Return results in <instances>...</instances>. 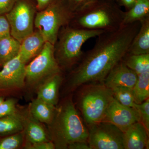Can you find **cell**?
<instances>
[{
    "label": "cell",
    "instance_id": "6da1fadb",
    "mask_svg": "<svg viewBox=\"0 0 149 149\" xmlns=\"http://www.w3.org/2000/svg\"><path fill=\"white\" fill-rule=\"evenodd\" d=\"M140 25V22H136L97 36L93 47L84 53L78 66L71 72L66 84L67 93H72L85 84L103 83L128 53Z\"/></svg>",
    "mask_w": 149,
    "mask_h": 149
},
{
    "label": "cell",
    "instance_id": "7a4b0ae2",
    "mask_svg": "<svg viewBox=\"0 0 149 149\" xmlns=\"http://www.w3.org/2000/svg\"><path fill=\"white\" fill-rule=\"evenodd\" d=\"M48 134L55 149H66L77 141L88 142V129L75 107L71 96L57 107L55 115L48 125Z\"/></svg>",
    "mask_w": 149,
    "mask_h": 149
},
{
    "label": "cell",
    "instance_id": "3957f363",
    "mask_svg": "<svg viewBox=\"0 0 149 149\" xmlns=\"http://www.w3.org/2000/svg\"><path fill=\"white\" fill-rule=\"evenodd\" d=\"M124 11L113 0H98L74 13L69 25L87 30L112 32L122 27Z\"/></svg>",
    "mask_w": 149,
    "mask_h": 149
},
{
    "label": "cell",
    "instance_id": "277c9868",
    "mask_svg": "<svg viewBox=\"0 0 149 149\" xmlns=\"http://www.w3.org/2000/svg\"><path fill=\"white\" fill-rule=\"evenodd\" d=\"M104 32L76 28L69 24L62 27L54 45L55 56L62 71L72 69L79 63L84 54L82 48L84 43Z\"/></svg>",
    "mask_w": 149,
    "mask_h": 149
},
{
    "label": "cell",
    "instance_id": "5b68a950",
    "mask_svg": "<svg viewBox=\"0 0 149 149\" xmlns=\"http://www.w3.org/2000/svg\"><path fill=\"white\" fill-rule=\"evenodd\" d=\"M79 88L77 105L86 125L89 127L102 122L113 98L111 89L103 83H88Z\"/></svg>",
    "mask_w": 149,
    "mask_h": 149
},
{
    "label": "cell",
    "instance_id": "8992f818",
    "mask_svg": "<svg viewBox=\"0 0 149 149\" xmlns=\"http://www.w3.org/2000/svg\"><path fill=\"white\" fill-rule=\"evenodd\" d=\"M74 15L65 1L56 3L36 13L34 25L46 42L54 45L60 30L62 27L69 25Z\"/></svg>",
    "mask_w": 149,
    "mask_h": 149
},
{
    "label": "cell",
    "instance_id": "52a82bcc",
    "mask_svg": "<svg viewBox=\"0 0 149 149\" xmlns=\"http://www.w3.org/2000/svg\"><path fill=\"white\" fill-rule=\"evenodd\" d=\"M25 87L36 91L42 82L62 70L55 56L54 45L46 42L40 53L25 67Z\"/></svg>",
    "mask_w": 149,
    "mask_h": 149
},
{
    "label": "cell",
    "instance_id": "ba28073f",
    "mask_svg": "<svg viewBox=\"0 0 149 149\" xmlns=\"http://www.w3.org/2000/svg\"><path fill=\"white\" fill-rule=\"evenodd\" d=\"M36 8L30 0H17L6 14L10 25L11 36L20 42L34 31Z\"/></svg>",
    "mask_w": 149,
    "mask_h": 149
},
{
    "label": "cell",
    "instance_id": "9c48e42d",
    "mask_svg": "<svg viewBox=\"0 0 149 149\" xmlns=\"http://www.w3.org/2000/svg\"><path fill=\"white\" fill-rule=\"evenodd\" d=\"M88 129L91 149H124L123 132L113 124L101 122Z\"/></svg>",
    "mask_w": 149,
    "mask_h": 149
},
{
    "label": "cell",
    "instance_id": "30bf717a",
    "mask_svg": "<svg viewBox=\"0 0 149 149\" xmlns=\"http://www.w3.org/2000/svg\"><path fill=\"white\" fill-rule=\"evenodd\" d=\"M26 65L18 55L2 67L0 70V96L8 95L25 88Z\"/></svg>",
    "mask_w": 149,
    "mask_h": 149
},
{
    "label": "cell",
    "instance_id": "8fae6325",
    "mask_svg": "<svg viewBox=\"0 0 149 149\" xmlns=\"http://www.w3.org/2000/svg\"><path fill=\"white\" fill-rule=\"evenodd\" d=\"M140 121L139 111L136 108L123 105L113 98L102 122L111 123L124 132L130 125Z\"/></svg>",
    "mask_w": 149,
    "mask_h": 149
},
{
    "label": "cell",
    "instance_id": "7c38bea8",
    "mask_svg": "<svg viewBox=\"0 0 149 149\" xmlns=\"http://www.w3.org/2000/svg\"><path fill=\"white\" fill-rule=\"evenodd\" d=\"M138 76V74L129 68L122 60L111 70L103 83L110 89L120 86L133 88Z\"/></svg>",
    "mask_w": 149,
    "mask_h": 149
},
{
    "label": "cell",
    "instance_id": "4fadbf2b",
    "mask_svg": "<svg viewBox=\"0 0 149 149\" xmlns=\"http://www.w3.org/2000/svg\"><path fill=\"white\" fill-rule=\"evenodd\" d=\"M124 149L149 148V132L141 122L133 123L123 132Z\"/></svg>",
    "mask_w": 149,
    "mask_h": 149
},
{
    "label": "cell",
    "instance_id": "5bb4252c",
    "mask_svg": "<svg viewBox=\"0 0 149 149\" xmlns=\"http://www.w3.org/2000/svg\"><path fill=\"white\" fill-rule=\"evenodd\" d=\"M62 71L54 74L45 80L36 90L37 98L56 106L59 90L63 81Z\"/></svg>",
    "mask_w": 149,
    "mask_h": 149
},
{
    "label": "cell",
    "instance_id": "9a60e30c",
    "mask_svg": "<svg viewBox=\"0 0 149 149\" xmlns=\"http://www.w3.org/2000/svg\"><path fill=\"white\" fill-rule=\"evenodd\" d=\"M24 116V143H35L39 142L51 141L48 131L42 123L37 121L29 113L28 109L22 112Z\"/></svg>",
    "mask_w": 149,
    "mask_h": 149
},
{
    "label": "cell",
    "instance_id": "2e32d148",
    "mask_svg": "<svg viewBox=\"0 0 149 149\" xmlns=\"http://www.w3.org/2000/svg\"><path fill=\"white\" fill-rule=\"evenodd\" d=\"M46 41L38 30L34 31L20 42L18 55L23 62L27 63L40 53Z\"/></svg>",
    "mask_w": 149,
    "mask_h": 149
},
{
    "label": "cell",
    "instance_id": "e0dca14e",
    "mask_svg": "<svg viewBox=\"0 0 149 149\" xmlns=\"http://www.w3.org/2000/svg\"><path fill=\"white\" fill-rule=\"evenodd\" d=\"M57 106L36 98L33 99L27 108L29 113L37 121L49 125L55 115Z\"/></svg>",
    "mask_w": 149,
    "mask_h": 149
},
{
    "label": "cell",
    "instance_id": "ac0fdd59",
    "mask_svg": "<svg viewBox=\"0 0 149 149\" xmlns=\"http://www.w3.org/2000/svg\"><path fill=\"white\" fill-rule=\"evenodd\" d=\"M140 28L132 41L127 54H149V17L140 21Z\"/></svg>",
    "mask_w": 149,
    "mask_h": 149
},
{
    "label": "cell",
    "instance_id": "d6986e66",
    "mask_svg": "<svg viewBox=\"0 0 149 149\" xmlns=\"http://www.w3.org/2000/svg\"><path fill=\"white\" fill-rule=\"evenodd\" d=\"M24 130L23 113L17 110L15 113L0 118V136L4 137L22 132Z\"/></svg>",
    "mask_w": 149,
    "mask_h": 149
},
{
    "label": "cell",
    "instance_id": "ffe728a7",
    "mask_svg": "<svg viewBox=\"0 0 149 149\" xmlns=\"http://www.w3.org/2000/svg\"><path fill=\"white\" fill-rule=\"evenodd\" d=\"M149 17V0H136L133 7L124 11L123 25L140 22Z\"/></svg>",
    "mask_w": 149,
    "mask_h": 149
},
{
    "label": "cell",
    "instance_id": "44dd1931",
    "mask_svg": "<svg viewBox=\"0 0 149 149\" xmlns=\"http://www.w3.org/2000/svg\"><path fill=\"white\" fill-rule=\"evenodd\" d=\"M20 42L12 36L0 40V67L18 56Z\"/></svg>",
    "mask_w": 149,
    "mask_h": 149
},
{
    "label": "cell",
    "instance_id": "7402d4cb",
    "mask_svg": "<svg viewBox=\"0 0 149 149\" xmlns=\"http://www.w3.org/2000/svg\"><path fill=\"white\" fill-rule=\"evenodd\" d=\"M123 61L138 75L149 71V54L133 55L127 54Z\"/></svg>",
    "mask_w": 149,
    "mask_h": 149
},
{
    "label": "cell",
    "instance_id": "603a6c76",
    "mask_svg": "<svg viewBox=\"0 0 149 149\" xmlns=\"http://www.w3.org/2000/svg\"><path fill=\"white\" fill-rule=\"evenodd\" d=\"M133 91L134 101L136 104L142 103L149 99V71L138 75Z\"/></svg>",
    "mask_w": 149,
    "mask_h": 149
},
{
    "label": "cell",
    "instance_id": "cb8c5ba5",
    "mask_svg": "<svg viewBox=\"0 0 149 149\" xmlns=\"http://www.w3.org/2000/svg\"><path fill=\"white\" fill-rule=\"evenodd\" d=\"M113 98L125 106L135 108L133 88L126 87H116L111 89Z\"/></svg>",
    "mask_w": 149,
    "mask_h": 149
},
{
    "label": "cell",
    "instance_id": "d4e9b609",
    "mask_svg": "<svg viewBox=\"0 0 149 149\" xmlns=\"http://www.w3.org/2000/svg\"><path fill=\"white\" fill-rule=\"evenodd\" d=\"M24 131L19 132L0 139V149H17L24 146Z\"/></svg>",
    "mask_w": 149,
    "mask_h": 149
},
{
    "label": "cell",
    "instance_id": "484cf974",
    "mask_svg": "<svg viewBox=\"0 0 149 149\" xmlns=\"http://www.w3.org/2000/svg\"><path fill=\"white\" fill-rule=\"evenodd\" d=\"M135 108L139 111L140 121L149 132V99L140 104H136Z\"/></svg>",
    "mask_w": 149,
    "mask_h": 149
},
{
    "label": "cell",
    "instance_id": "4316f807",
    "mask_svg": "<svg viewBox=\"0 0 149 149\" xmlns=\"http://www.w3.org/2000/svg\"><path fill=\"white\" fill-rule=\"evenodd\" d=\"M17 110L15 99L10 98L4 100L0 104V118L13 114Z\"/></svg>",
    "mask_w": 149,
    "mask_h": 149
},
{
    "label": "cell",
    "instance_id": "83f0119b",
    "mask_svg": "<svg viewBox=\"0 0 149 149\" xmlns=\"http://www.w3.org/2000/svg\"><path fill=\"white\" fill-rule=\"evenodd\" d=\"M98 0H65L68 8L73 13L82 10Z\"/></svg>",
    "mask_w": 149,
    "mask_h": 149
},
{
    "label": "cell",
    "instance_id": "f1b7e54d",
    "mask_svg": "<svg viewBox=\"0 0 149 149\" xmlns=\"http://www.w3.org/2000/svg\"><path fill=\"white\" fill-rule=\"evenodd\" d=\"M11 36L10 27L6 15H0V40Z\"/></svg>",
    "mask_w": 149,
    "mask_h": 149
},
{
    "label": "cell",
    "instance_id": "f546056e",
    "mask_svg": "<svg viewBox=\"0 0 149 149\" xmlns=\"http://www.w3.org/2000/svg\"><path fill=\"white\" fill-rule=\"evenodd\" d=\"M24 148L27 149H54V144L51 141H42L35 143H24Z\"/></svg>",
    "mask_w": 149,
    "mask_h": 149
},
{
    "label": "cell",
    "instance_id": "4dcf8cb0",
    "mask_svg": "<svg viewBox=\"0 0 149 149\" xmlns=\"http://www.w3.org/2000/svg\"><path fill=\"white\" fill-rule=\"evenodd\" d=\"M17 0H0V15H6L11 10Z\"/></svg>",
    "mask_w": 149,
    "mask_h": 149
},
{
    "label": "cell",
    "instance_id": "1f68e13d",
    "mask_svg": "<svg viewBox=\"0 0 149 149\" xmlns=\"http://www.w3.org/2000/svg\"><path fill=\"white\" fill-rule=\"evenodd\" d=\"M36 8L38 11L43 10L49 6L56 3L61 2L65 0H36Z\"/></svg>",
    "mask_w": 149,
    "mask_h": 149
},
{
    "label": "cell",
    "instance_id": "d6a6232c",
    "mask_svg": "<svg viewBox=\"0 0 149 149\" xmlns=\"http://www.w3.org/2000/svg\"><path fill=\"white\" fill-rule=\"evenodd\" d=\"M68 149H91L88 142L77 141L68 146Z\"/></svg>",
    "mask_w": 149,
    "mask_h": 149
},
{
    "label": "cell",
    "instance_id": "836d02e7",
    "mask_svg": "<svg viewBox=\"0 0 149 149\" xmlns=\"http://www.w3.org/2000/svg\"><path fill=\"white\" fill-rule=\"evenodd\" d=\"M116 2L120 7L125 8L126 11L132 8L136 2V0H115Z\"/></svg>",
    "mask_w": 149,
    "mask_h": 149
},
{
    "label": "cell",
    "instance_id": "e575fe53",
    "mask_svg": "<svg viewBox=\"0 0 149 149\" xmlns=\"http://www.w3.org/2000/svg\"><path fill=\"white\" fill-rule=\"evenodd\" d=\"M4 100V98L3 96H0V104Z\"/></svg>",
    "mask_w": 149,
    "mask_h": 149
},
{
    "label": "cell",
    "instance_id": "d590c367",
    "mask_svg": "<svg viewBox=\"0 0 149 149\" xmlns=\"http://www.w3.org/2000/svg\"><path fill=\"white\" fill-rule=\"evenodd\" d=\"M113 1H115V0H113Z\"/></svg>",
    "mask_w": 149,
    "mask_h": 149
}]
</instances>
